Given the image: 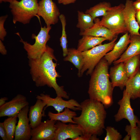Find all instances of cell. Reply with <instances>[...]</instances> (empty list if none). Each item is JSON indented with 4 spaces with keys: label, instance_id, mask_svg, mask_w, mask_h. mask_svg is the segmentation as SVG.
I'll list each match as a JSON object with an SVG mask.
<instances>
[{
    "label": "cell",
    "instance_id": "obj_1",
    "mask_svg": "<svg viewBox=\"0 0 140 140\" xmlns=\"http://www.w3.org/2000/svg\"><path fill=\"white\" fill-rule=\"evenodd\" d=\"M53 50L47 45L46 50L39 58L29 60L30 73L32 79L37 87L47 85L53 88L57 96L66 99H69L63 86H59L57 82V78L61 77L56 70L57 60L54 54Z\"/></svg>",
    "mask_w": 140,
    "mask_h": 140
},
{
    "label": "cell",
    "instance_id": "obj_2",
    "mask_svg": "<svg viewBox=\"0 0 140 140\" xmlns=\"http://www.w3.org/2000/svg\"><path fill=\"white\" fill-rule=\"evenodd\" d=\"M81 113L73 118L79 126L83 135L100 136L103 133L106 116L105 107L100 102L87 99L80 103Z\"/></svg>",
    "mask_w": 140,
    "mask_h": 140
},
{
    "label": "cell",
    "instance_id": "obj_3",
    "mask_svg": "<svg viewBox=\"0 0 140 140\" xmlns=\"http://www.w3.org/2000/svg\"><path fill=\"white\" fill-rule=\"evenodd\" d=\"M109 66L107 60L102 58L91 74L88 91L90 99L101 102L107 108L113 103L114 89L109 79Z\"/></svg>",
    "mask_w": 140,
    "mask_h": 140
},
{
    "label": "cell",
    "instance_id": "obj_4",
    "mask_svg": "<svg viewBox=\"0 0 140 140\" xmlns=\"http://www.w3.org/2000/svg\"><path fill=\"white\" fill-rule=\"evenodd\" d=\"M118 37L110 42L97 45L88 50L82 52L83 57V63L79 77L82 76L87 70L86 75H91L96 66L106 54L111 50L116 43Z\"/></svg>",
    "mask_w": 140,
    "mask_h": 140
},
{
    "label": "cell",
    "instance_id": "obj_5",
    "mask_svg": "<svg viewBox=\"0 0 140 140\" xmlns=\"http://www.w3.org/2000/svg\"><path fill=\"white\" fill-rule=\"evenodd\" d=\"M38 6V0H15L10 3L13 23H29L31 19L37 15Z\"/></svg>",
    "mask_w": 140,
    "mask_h": 140
},
{
    "label": "cell",
    "instance_id": "obj_6",
    "mask_svg": "<svg viewBox=\"0 0 140 140\" xmlns=\"http://www.w3.org/2000/svg\"><path fill=\"white\" fill-rule=\"evenodd\" d=\"M51 27V26L41 27L37 35L32 34V38L35 40V42L33 45L24 41L19 33H16L20 38V41L23 43L29 60L39 58L43 54L46 50L47 43L50 38L49 32Z\"/></svg>",
    "mask_w": 140,
    "mask_h": 140
},
{
    "label": "cell",
    "instance_id": "obj_7",
    "mask_svg": "<svg viewBox=\"0 0 140 140\" xmlns=\"http://www.w3.org/2000/svg\"><path fill=\"white\" fill-rule=\"evenodd\" d=\"M124 7L125 5L122 4L111 7L107 11L106 14L102 16L101 20L97 18L95 19L100 25L116 32L118 34L125 33L128 32L123 13Z\"/></svg>",
    "mask_w": 140,
    "mask_h": 140
},
{
    "label": "cell",
    "instance_id": "obj_8",
    "mask_svg": "<svg viewBox=\"0 0 140 140\" xmlns=\"http://www.w3.org/2000/svg\"><path fill=\"white\" fill-rule=\"evenodd\" d=\"M62 97L57 96L55 98L51 97L50 95L42 93L36 97L37 99L41 100L46 104L44 107V111L50 106L53 107L59 113L63 111L66 108H68L74 111L81 110L80 104L76 100L71 99L68 101L64 100Z\"/></svg>",
    "mask_w": 140,
    "mask_h": 140
},
{
    "label": "cell",
    "instance_id": "obj_9",
    "mask_svg": "<svg viewBox=\"0 0 140 140\" xmlns=\"http://www.w3.org/2000/svg\"><path fill=\"white\" fill-rule=\"evenodd\" d=\"M129 94L124 89L123 93L122 98L119 101L118 104L119 109L114 117L116 122H119L123 119H127L132 128L137 126L136 124L139 120L134 114L133 109L131 105Z\"/></svg>",
    "mask_w": 140,
    "mask_h": 140
},
{
    "label": "cell",
    "instance_id": "obj_10",
    "mask_svg": "<svg viewBox=\"0 0 140 140\" xmlns=\"http://www.w3.org/2000/svg\"><path fill=\"white\" fill-rule=\"evenodd\" d=\"M60 15L58 8L52 0H41L39 2L37 15L43 19L46 26L57 23Z\"/></svg>",
    "mask_w": 140,
    "mask_h": 140
},
{
    "label": "cell",
    "instance_id": "obj_11",
    "mask_svg": "<svg viewBox=\"0 0 140 140\" xmlns=\"http://www.w3.org/2000/svg\"><path fill=\"white\" fill-rule=\"evenodd\" d=\"M29 105L23 108L17 115L18 121L16 125L14 139L29 140L31 138V128L28 116Z\"/></svg>",
    "mask_w": 140,
    "mask_h": 140
},
{
    "label": "cell",
    "instance_id": "obj_12",
    "mask_svg": "<svg viewBox=\"0 0 140 140\" xmlns=\"http://www.w3.org/2000/svg\"><path fill=\"white\" fill-rule=\"evenodd\" d=\"M55 130L54 140L74 139L83 135L78 125L70 123L68 124L57 121L55 124Z\"/></svg>",
    "mask_w": 140,
    "mask_h": 140
},
{
    "label": "cell",
    "instance_id": "obj_13",
    "mask_svg": "<svg viewBox=\"0 0 140 140\" xmlns=\"http://www.w3.org/2000/svg\"><path fill=\"white\" fill-rule=\"evenodd\" d=\"M29 104L26 97L20 94H17L11 100L0 107V117L17 115L23 108Z\"/></svg>",
    "mask_w": 140,
    "mask_h": 140
},
{
    "label": "cell",
    "instance_id": "obj_14",
    "mask_svg": "<svg viewBox=\"0 0 140 140\" xmlns=\"http://www.w3.org/2000/svg\"><path fill=\"white\" fill-rule=\"evenodd\" d=\"M57 121L47 120L32 129L31 140H54Z\"/></svg>",
    "mask_w": 140,
    "mask_h": 140
},
{
    "label": "cell",
    "instance_id": "obj_15",
    "mask_svg": "<svg viewBox=\"0 0 140 140\" xmlns=\"http://www.w3.org/2000/svg\"><path fill=\"white\" fill-rule=\"evenodd\" d=\"M133 1L126 0L123 13L125 23L128 32L130 35H140V28L136 20V11L133 5Z\"/></svg>",
    "mask_w": 140,
    "mask_h": 140
},
{
    "label": "cell",
    "instance_id": "obj_16",
    "mask_svg": "<svg viewBox=\"0 0 140 140\" xmlns=\"http://www.w3.org/2000/svg\"><path fill=\"white\" fill-rule=\"evenodd\" d=\"M128 33H125L116 43L113 49L104 56L109 65L119 58L126 50L130 42V34Z\"/></svg>",
    "mask_w": 140,
    "mask_h": 140
},
{
    "label": "cell",
    "instance_id": "obj_17",
    "mask_svg": "<svg viewBox=\"0 0 140 140\" xmlns=\"http://www.w3.org/2000/svg\"><path fill=\"white\" fill-rule=\"evenodd\" d=\"M110 69L109 77L113 88L119 87L123 89L129 79L125 71L124 62L114 65Z\"/></svg>",
    "mask_w": 140,
    "mask_h": 140
},
{
    "label": "cell",
    "instance_id": "obj_18",
    "mask_svg": "<svg viewBox=\"0 0 140 140\" xmlns=\"http://www.w3.org/2000/svg\"><path fill=\"white\" fill-rule=\"evenodd\" d=\"M94 25L92 27L83 32H80L79 35L104 37L110 41L117 36V33L100 25L95 19H94Z\"/></svg>",
    "mask_w": 140,
    "mask_h": 140
},
{
    "label": "cell",
    "instance_id": "obj_19",
    "mask_svg": "<svg viewBox=\"0 0 140 140\" xmlns=\"http://www.w3.org/2000/svg\"><path fill=\"white\" fill-rule=\"evenodd\" d=\"M46 105L41 100L37 99L35 104L30 107L28 117L32 129L37 127L42 122V117L45 116L44 109Z\"/></svg>",
    "mask_w": 140,
    "mask_h": 140
},
{
    "label": "cell",
    "instance_id": "obj_20",
    "mask_svg": "<svg viewBox=\"0 0 140 140\" xmlns=\"http://www.w3.org/2000/svg\"><path fill=\"white\" fill-rule=\"evenodd\" d=\"M130 45L119 58L113 63L115 65L125 62L131 58L140 55V35H130Z\"/></svg>",
    "mask_w": 140,
    "mask_h": 140
},
{
    "label": "cell",
    "instance_id": "obj_21",
    "mask_svg": "<svg viewBox=\"0 0 140 140\" xmlns=\"http://www.w3.org/2000/svg\"><path fill=\"white\" fill-rule=\"evenodd\" d=\"M82 36V38L78 41L77 49L79 51L81 52L102 44L103 42L107 40L106 38L102 37L89 35Z\"/></svg>",
    "mask_w": 140,
    "mask_h": 140
},
{
    "label": "cell",
    "instance_id": "obj_22",
    "mask_svg": "<svg viewBox=\"0 0 140 140\" xmlns=\"http://www.w3.org/2000/svg\"><path fill=\"white\" fill-rule=\"evenodd\" d=\"M125 90L133 100L140 98V68L136 74L129 79L127 82Z\"/></svg>",
    "mask_w": 140,
    "mask_h": 140
},
{
    "label": "cell",
    "instance_id": "obj_23",
    "mask_svg": "<svg viewBox=\"0 0 140 140\" xmlns=\"http://www.w3.org/2000/svg\"><path fill=\"white\" fill-rule=\"evenodd\" d=\"M70 109L69 108H66L63 112L56 114L49 111L48 116L49 119L52 120L60 121L65 123H69L76 124L73 119L76 116L77 114L75 112Z\"/></svg>",
    "mask_w": 140,
    "mask_h": 140
},
{
    "label": "cell",
    "instance_id": "obj_24",
    "mask_svg": "<svg viewBox=\"0 0 140 140\" xmlns=\"http://www.w3.org/2000/svg\"><path fill=\"white\" fill-rule=\"evenodd\" d=\"M68 51L67 54L64 60L73 64L78 69V74L80 72L83 63V57L82 52L74 48H68Z\"/></svg>",
    "mask_w": 140,
    "mask_h": 140
},
{
    "label": "cell",
    "instance_id": "obj_25",
    "mask_svg": "<svg viewBox=\"0 0 140 140\" xmlns=\"http://www.w3.org/2000/svg\"><path fill=\"white\" fill-rule=\"evenodd\" d=\"M124 68L129 79L134 76L140 68V55L134 56L124 62Z\"/></svg>",
    "mask_w": 140,
    "mask_h": 140
},
{
    "label": "cell",
    "instance_id": "obj_26",
    "mask_svg": "<svg viewBox=\"0 0 140 140\" xmlns=\"http://www.w3.org/2000/svg\"><path fill=\"white\" fill-rule=\"evenodd\" d=\"M77 12L78 22L76 27L80 29V32H83L94 25V20L89 14L80 11Z\"/></svg>",
    "mask_w": 140,
    "mask_h": 140
},
{
    "label": "cell",
    "instance_id": "obj_27",
    "mask_svg": "<svg viewBox=\"0 0 140 140\" xmlns=\"http://www.w3.org/2000/svg\"><path fill=\"white\" fill-rule=\"evenodd\" d=\"M110 7V3L104 2L87 10L85 13L89 14L94 20L98 17L105 15Z\"/></svg>",
    "mask_w": 140,
    "mask_h": 140
},
{
    "label": "cell",
    "instance_id": "obj_28",
    "mask_svg": "<svg viewBox=\"0 0 140 140\" xmlns=\"http://www.w3.org/2000/svg\"><path fill=\"white\" fill-rule=\"evenodd\" d=\"M17 117V115L8 117L3 122L8 140L14 139Z\"/></svg>",
    "mask_w": 140,
    "mask_h": 140
},
{
    "label": "cell",
    "instance_id": "obj_29",
    "mask_svg": "<svg viewBox=\"0 0 140 140\" xmlns=\"http://www.w3.org/2000/svg\"><path fill=\"white\" fill-rule=\"evenodd\" d=\"M59 18L61 23L62 27V34L60 39V45L62 48L63 56L65 57L67 55L68 52L67 46L68 41L66 31V20L65 16L62 14L60 15Z\"/></svg>",
    "mask_w": 140,
    "mask_h": 140
},
{
    "label": "cell",
    "instance_id": "obj_30",
    "mask_svg": "<svg viewBox=\"0 0 140 140\" xmlns=\"http://www.w3.org/2000/svg\"><path fill=\"white\" fill-rule=\"evenodd\" d=\"M105 129L106 135L104 140H120L122 138V135L114 127L107 126Z\"/></svg>",
    "mask_w": 140,
    "mask_h": 140
},
{
    "label": "cell",
    "instance_id": "obj_31",
    "mask_svg": "<svg viewBox=\"0 0 140 140\" xmlns=\"http://www.w3.org/2000/svg\"><path fill=\"white\" fill-rule=\"evenodd\" d=\"M125 131L130 135L131 140H140V130L137 126L132 128L130 125L125 127Z\"/></svg>",
    "mask_w": 140,
    "mask_h": 140
},
{
    "label": "cell",
    "instance_id": "obj_32",
    "mask_svg": "<svg viewBox=\"0 0 140 140\" xmlns=\"http://www.w3.org/2000/svg\"><path fill=\"white\" fill-rule=\"evenodd\" d=\"M8 17V15H6L0 17V39L2 41L4 40L7 34L6 29L4 27V24Z\"/></svg>",
    "mask_w": 140,
    "mask_h": 140
},
{
    "label": "cell",
    "instance_id": "obj_33",
    "mask_svg": "<svg viewBox=\"0 0 140 140\" xmlns=\"http://www.w3.org/2000/svg\"><path fill=\"white\" fill-rule=\"evenodd\" d=\"M0 136L3 140H8L3 123H0Z\"/></svg>",
    "mask_w": 140,
    "mask_h": 140
},
{
    "label": "cell",
    "instance_id": "obj_34",
    "mask_svg": "<svg viewBox=\"0 0 140 140\" xmlns=\"http://www.w3.org/2000/svg\"><path fill=\"white\" fill-rule=\"evenodd\" d=\"M97 135H93L91 136H80L75 138L74 140H99V139L97 138Z\"/></svg>",
    "mask_w": 140,
    "mask_h": 140
},
{
    "label": "cell",
    "instance_id": "obj_35",
    "mask_svg": "<svg viewBox=\"0 0 140 140\" xmlns=\"http://www.w3.org/2000/svg\"><path fill=\"white\" fill-rule=\"evenodd\" d=\"M77 0H57L58 3L64 5L74 3Z\"/></svg>",
    "mask_w": 140,
    "mask_h": 140
},
{
    "label": "cell",
    "instance_id": "obj_36",
    "mask_svg": "<svg viewBox=\"0 0 140 140\" xmlns=\"http://www.w3.org/2000/svg\"><path fill=\"white\" fill-rule=\"evenodd\" d=\"M133 5L136 12L140 11V0L133 2Z\"/></svg>",
    "mask_w": 140,
    "mask_h": 140
},
{
    "label": "cell",
    "instance_id": "obj_37",
    "mask_svg": "<svg viewBox=\"0 0 140 140\" xmlns=\"http://www.w3.org/2000/svg\"><path fill=\"white\" fill-rule=\"evenodd\" d=\"M0 52L3 55H5L7 53V51L2 41L1 40H0Z\"/></svg>",
    "mask_w": 140,
    "mask_h": 140
},
{
    "label": "cell",
    "instance_id": "obj_38",
    "mask_svg": "<svg viewBox=\"0 0 140 140\" xmlns=\"http://www.w3.org/2000/svg\"><path fill=\"white\" fill-rule=\"evenodd\" d=\"M135 17L140 28V11L136 12Z\"/></svg>",
    "mask_w": 140,
    "mask_h": 140
},
{
    "label": "cell",
    "instance_id": "obj_39",
    "mask_svg": "<svg viewBox=\"0 0 140 140\" xmlns=\"http://www.w3.org/2000/svg\"><path fill=\"white\" fill-rule=\"evenodd\" d=\"M8 99V98L6 97H1L0 99V107L4 104L6 102V101Z\"/></svg>",
    "mask_w": 140,
    "mask_h": 140
},
{
    "label": "cell",
    "instance_id": "obj_40",
    "mask_svg": "<svg viewBox=\"0 0 140 140\" xmlns=\"http://www.w3.org/2000/svg\"><path fill=\"white\" fill-rule=\"evenodd\" d=\"M15 0H0V3H2V2H8L10 3Z\"/></svg>",
    "mask_w": 140,
    "mask_h": 140
},
{
    "label": "cell",
    "instance_id": "obj_41",
    "mask_svg": "<svg viewBox=\"0 0 140 140\" xmlns=\"http://www.w3.org/2000/svg\"><path fill=\"white\" fill-rule=\"evenodd\" d=\"M131 138L130 136L129 135L127 134L126 135L123 139V140H129Z\"/></svg>",
    "mask_w": 140,
    "mask_h": 140
},
{
    "label": "cell",
    "instance_id": "obj_42",
    "mask_svg": "<svg viewBox=\"0 0 140 140\" xmlns=\"http://www.w3.org/2000/svg\"><path fill=\"white\" fill-rule=\"evenodd\" d=\"M137 126L139 128L140 130V120H139L137 123Z\"/></svg>",
    "mask_w": 140,
    "mask_h": 140
}]
</instances>
